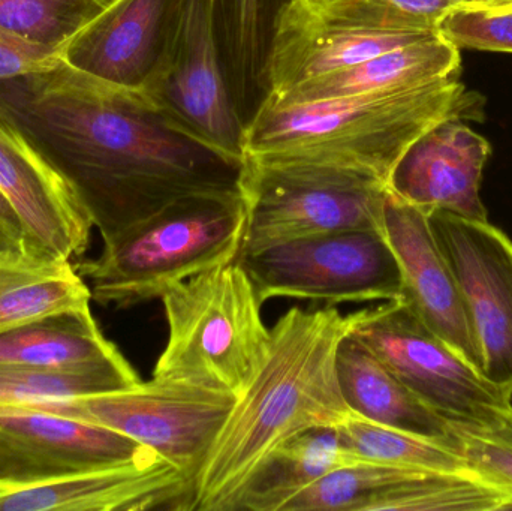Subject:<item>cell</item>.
<instances>
[{"label": "cell", "mask_w": 512, "mask_h": 511, "mask_svg": "<svg viewBox=\"0 0 512 511\" xmlns=\"http://www.w3.org/2000/svg\"><path fill=\"white\" fill-rule=\"evenodd\" d=\"M384 233L402 270L403 302L435 335L478 369L480 360L465 303L436 242L429 215L388 191Z\"/></svg>", "instance_id": "cell-17"}, {"label": "cell", "mask_w": 512, "mask_h": 511, "mask_svg": "<svg viewBox=\"0 0 512 511\" xmlns=\"http://www.w3.org/2000/svg\"><path fill=\"white\" fill-rule=\"evenodd\" d=\"M457 6L459 0H331L309 8L343 26L438 32L439 23Z\"/></svg>", "instance_id": "cell-28"}, {"label": "cell", "mask_w": 512, "mask_h": 511, "mask_svg": "<svg viewBox=\"0 0 512 511\" xmlns=\"http://www.w3.org/2000/svg\"><path fill=\"white\" fill-rule=\"evenodd\" d=\"M360 462L343 446L337 426L307 429L277 447L256 468L234 511H282L325 474Z\"/></svg>", "instance_id": "cell-22"}, {"label": "cell", "mask_w": 512, "mask_h": 511, "mask_svg": "<svg viewBox=\"0 0 512 511\" xmlns=\"http://www.w3.org/2000/svg\"><path fill=\"white\" fill-rule=\"evenodd\" d=\"M0 117L71 186L104 242L179 198L243 194L245 159L174 125L143 89L62 60L2 81Z\"/></svg>", "instance_id": "cell-1"}, {"label": "cell", "mask_w": 512, "mask_h": 511, "mask_svg": "<svg viewBox=\"0 0 512 511\" xmlns=\"http://www.w3.org/2000/svg\"><path fill=\"white\" fill-rule=\"evenodd\" d=\"M337 431L345 449L358 461L453 473L472 471L459 453L444 444L355 414L337 425Z\"/></svg>", "instance_id": "cell-26"}, {"label": "cell", "mask_w": 512, "mask_h": 511, "mask_svg": "<svg viewBox=\"0 0 512 511\" xmlns=\"http://www.w3.org/2000/svg\"><path fill=\"white\" fill-rule=\"evenodd\" d=\"M459 72L423 86L315 102L265 95L246 123L243 153L259 164L309 165L388 185L406 150L433 126L472 108Z\"/></svg>", "instance_id": "cell-3"}, {"label": "cell", "mask_w": 512, "mask_h": 511, "mask_svg": "<svg viewBox=\"0 0 512 511\" xmlns=\"http://www.w3.org/2000/svg\"><path fill=\"white\" fill-rule=\"evenodd\" d=\"M438 32L457 48L512 53V9L454 8L439 23Z\"/></svg>", "instance_id": "cell-29"}, {"label": "cell", "mask_w": 512, "mask_h": 511, "mask_svg": "<svg viewBox=\"0 0 512 511\" xmlns=\"http://www.w3.org/2000/svg\"><path fill=\"white\" fill-rule=\"evenodd\" d=\"M512 9V8H511Z\"/></svg>", "instance_id": "cell-35"}, {"label": "cell", "mask_w": 512, "mask_h": 511, "mask_svg": "<svg viewBox=\"0 0 512 511\" xmlns=\"http://www.w3.org/2000/svg\"><path fill=\"white\" fill-rule=\"evenodd\" d=\"M460 8L505 11L512 8V0H459Z\"/></svg>", "instance_id": "cell-33"}, {"label": "cell", "mask_w": 512, "mask_h": 511, "mask_svg": "<svg viewBox=\"0 0 512 511\" xmlns=\"http://www.w3.org/2000/svg\"><path fill=\"white\" fill-rule=\"evenodd\" d=\"M248 224L243 194L179 198L104 242L75 269L93 302L128 309L162 299L192 276L237 260Z\"/></svg>", "instance_id": "cell-4"}, {"label": "cell", "mask_w": 512, "mask_h": 511, "mask_svg": "<svg viewBox=\"0 0 512 511\" xmlns=\"http://www.w3.org/2000/svg\"><path fill=\"white\" fill-rule=\"evenodd\" d=\"M303 2L309 6H319L324 5V3L331 2V0H303Z\"/></svg>", "instance_id": "cell-34"}, {"label": "cell", "mask_w": 512, "mask_h": 511, "mask_svg": "<svg viewBox=\"0 0 512 511\" xmlns=\"http://www.w3.org/2000/svg\"><path fill=\"white\" fill-rule=\"evenodd\" d=\"M450 425L454 452L459 453L478 476L512 494V434Z\"/></svg>", "instance_id": "cell-30"}, {"label": "cell", "mask_w": 512, "mask_h": 511, "mask_svg": "<svg viewBox=\"0 0 512 511\" xmlns=\"http://www.w3.org/2000/svg\"><path fill=\"white\" fill-rule=\"evenodd\" d=\"M248 224L242 254L337 231H384L387 186L333 168L259 164L245 159Z\"/></svg>", "instance_id": "cell-7"}, {"label": "cell", "mask_w": 512, "mask_h": 511, "mask_svg": "<svg viewBox=\"0 0 512 511\" xmlns=\"http://www.w3.org/2000/svg\"><path fill=\"white\" fill-rule=\"evenodd\" d=\"M161 300L168 339L152 378L239 398L270 341L261 315L264 303L239 260L192 276Z\"/></svg>", "instance_id": "cell-5"}, {"label": "cell", "mask_w": 512, "mask_h": 511, "mask_svg": "<svg viewBox=\"0 0 512 511\" xmlns=\"http://www.w3.org/2000/svg\"><path fill=\"white\" fill-rule=\"evenodd\" d=\"M337 377L343 399L355 416L429 438L454 450L450 422L420 401L355 336H346L340 344Z\"/></svg>", "instance_id": "cell-19"}, {"label": "cell", "mask_w": 512, "mask_h": 511, "mask_svg": "<svg viewBox=\"0 0 512 511\" xmlns=\"http://www.w3.org/2000/svg\"><path fill=\"white\" fill-rule=\"evenodd\" d=\"M155 456L149 447L105 426L0 402V483L59 479Z\"/></svg>", "instance_id": "cell-12"}, {"label": "cell", "mask_w": 512, "mask_h": 511, "mask_svg": "<svg viewBox=\"0 0 512 511\" xmlns=\"http://www.w3.org/2000/svg\"><path fill=\"white\" fill-rule=\"evenodd\" d=\"M351 335L448 422L512 434L511 393L487 380L403 300L363 309Z\"/></svg>", "instance_id": "cell-6"}, {"label": "cell", "mask_w": 512, "mask_h": 511, "mask_svg": "<svg viewBox=\"0 0 512 511\" xmlns=\"http://www.w3.org/2000/svg\"><path fill=\"white\" fill-rule=\"evenodd\" d=\"M0 366L62 371H132L90 308L57 312L0 333Z\"/></svg>", "instance_id": "cell-21"}, {"label": "cell", "mask_w": 512, "mask_h": 511, "mask_svg": "<svg viewBox=\"0 0 512 511\" xmlns=\"http://www.w3.org/2000/svg\"><path fill=\"white\" fill-rule=\"evenodd\" d=\"M429 470L360 461L325 474L282 511H400Z\"/></svg>", "instance_id": "cell-23"}, {"label": "cell", "mask_w": 512, "mask_h": 511, "mask_svg": "<svg viewBox=\"0 0 512 511\" xmlns=\"http://www.w3.org/2000/svg\"><path fill=\"white\" fill-rule=\"evenodd\" d=\"M59 62V57L24 47L0 36V83L21 75L47 71Z\"/></svg>", "instance_id": "cell-32"}, {"label": "cell", "mask_w": 512, "mask_h": 511, "mask_svg": "<svg viewBox=\"0 0 512 511\" xmlns=\"http://www.w3.org/2000/svg\"><path fill=\"white\" fill-rule=\"evenodd\" d=\"M435 33L343 26L325 20L303 0H286L274 17L262 80L267 93L280 95L304 81L423 41Z\"/></svg>", "instance_id": "cell-14"}, {"label": "cell", "mask_w": 512, "mask_h": 511, "mask_svg": "<svg viewBox=\"0 0 512 511\" xmlns=\"http://www.w3.org/2000/svg\"><path fill=\"white\" fill-rule=\"evenodd\" d=\"M0 261H39L30 248L26 227L15 207L0 189Z\"/></svg>", "instance_id": "cell-31"}, {"label": "cell", "mask_w": 512, "mask_h": 511, "mask_svg": "<svg viewBox=\"0 0 512 511\" xmlns=\"http://www.w3.org/2000/svg\"><path fill=\"white\" fill-rule=\"evenodd\" d=\"M0 189L26 227L39 261H72L89 248L92 222L50 162L0 117Z\"/></svg>", "instance_id": "cell-15"}, {"label": "cell", "mask_w": 512, "mask_h": 511, "mask_svg": "<svg viewBox=\"0 0 512 511\" xmlns=\"http://www.w3.org/2000/svg\"><path fill=\"white\" fill-rule=\"evenodd\" d=\"M460 71V50L435 33L430 38L291 87L277 102H315L423 86Z\"/></svg>", "instance_id": "cell-20"}, {"label": "cell", "mask_w": 512, "mask_h": 511, "mask_svg": "<svg viewBox=\"0 0 512 511\" xmlns=\"http://www.w3.org/2000/svg\"><path fill=\"white\" fill-rule=\"evenodd\" d=\"M72 261H0V333L57 312L90 308Z\"/></svg>", "instance_id": "cell-24"}, {"label": "cell", "mask_w": 512, "mask_h": 511, "mask_svg": "<svg viewBox=\"0 0 512 511\" xmlns=\"http://www.w3.org/2000/svg\"><path fill=\"white\" fill-rule=\"evenodd\" d=\"M429 221L465 303L478 369L512 395V242L489 221L447 212Z\"/></svg>", "instance_id": "cell-11"}, {"label": "cell", "mask_w": 512, "mask_h": 511, "mask_svg": "<svg viewBox=\"0 0 512 511\" xmlns=\"http://www.w3.org/2000/svg\"><path fill=\"white\" fill-rule=\"evenodd\" d=\"M219 3L177 2L164 53L143 90L174 125L233 158L245 159L246 123L222 69Z\"/></svg>", "instance_id": "cell-10"}, {"label": "cell", "mask_w": 512, "mask_h": 511, "mask_svg": "<svg viewBox=\"0 0 512 511\" xmlns=\"http://www.w3.org/2000/svg\"><path fill=\"white\" fill-rule=\"evenodd\" d=\"M492 146L462 119H450L421 135L400 158L387 189L430 215L447 212L489 221L481 200L483 171Z\"/></svg>", "instance_id": "cell-16"}, {"label": "cell", "mask_w": 512, "mask_h": 511, "mask_svg": "<svg viewBox=\"0 0 512 511\" xmlns=\"http://www.w3.org/2000/svg\"><path fill=\"white\" fill-rule=\"evenodd\" d=\"M361 311L289 309L270 329L264 359L240 393L201 464L191 511H234L270 453L307 429L351 416L337 377V351Z\"/></svg>", "instance_id": "cell-2"}, {"label": "cell", "mask_w": 512, "mask_h": 511, "mask_svg": "<svg viewBox=\"0 0 512 511\" xmlns=\"http://www.w3.org/2000/svg\"><path fill=\"white\" fill-rule=\"evenodd\" d=\"M233 393L152 378L98 395L24 404L120 432L195 476L236 405Z\"/></svg>", "instance_id": "cell-9"}, {"label": "cell", "mask_w": 512, "mask_h": 511, "mask_svg": "<svg viewBox=\"0 0 512 511\" xmlns=\"http://www.w3.org/2000/svg\"><path fill=\"white\" fill-rule=\"evenodd\" d=\"M179 0H113L62 51L60 60L90 77L144 89L167 44Z\"/></svg>", "instance_id": "cell-18"}, {"label": "cell", "mask_w": 512, "mask_h": 511, "mask_svg": "<svg viewBox=\"0 0 512 511\" xmlns=\"http://www.w3.org/2000/svg\"><path fill=\"white\" fill-rule=\"evenodd\" d=\"M191 480L162 456L59 479L0 483V511H191Z\"/></svg>", "instance_id": "cell-13"}, {"label": "cell", "mask_w": 512, "mask_h": 511, "mask_svg": "<svg viewBox=\"0 0 512 511\" xmlns=\"http://www.w3.org/2000/svg\"><path fill=\"white\" fill-rule=\"evenodd\" d=\"M113 0H0V36L50 56L66 45Z\"/></svg>", "instance_id": "cell-25"}, {"label": "cell", "mask_w": 512, "mask_h": 511, "mask_svg": "<svg viewBox=\"0 0 512 511\" xmlns=\"http://www.w3.org/2000/svg\"><path fill=\"white\" fill-rule=\"evenodd\" d=\"M132 371H62L0 366V402L39 404L75 396L113 392L140 383Z\"/></svg>", "instance_id": "cell-27"}, {"label": "cell", "mask_w": 512, "mask_h": 511, "mask_svg": "<svg viewBox=\"0 0 512 511\" xmlns=\"http://www.w3.org/2000/svg\"><path fill=\"white\" fill-rule=\"evenodd\" d=\"M262 303L271 299L346 302L402 300L399 261L384 231H337L237 257Z\"/></svg>", "instance_id": "cell-8"}]
</instances>
